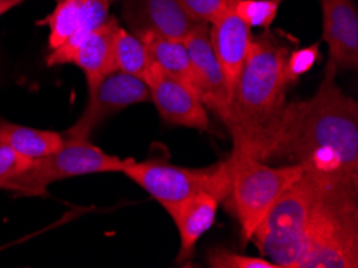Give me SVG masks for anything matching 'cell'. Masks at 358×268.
<instances>
[{
    "label": "cell",
    "mask_w": 358,
    "mask_h": 268,
    "mask_svg": "<svg viewBox=\"0 0 358 268\" xmlns=\"http://www.w3.org/2000/svg\"><path fill=\"white\" fill-rule=\"evenodd\" d=\"M142 41L156 66L196 92V78L185 42L162 37H145Z\"/></svg>",
    "instance_id": "cell-18"
},
{
    "label": "cell",
    "mask_w": 358,
    "mask_h": 268,
    "mask_svg": "<svg viewBox=\"0 0 358 268\" xmlns=\"http://www.w3.org/2000/svg\"><path fill=\"white\" fill-rule=\"evenodd\" d=\"M233 3L209 23L210 43H213L214 53L222 69H224L231 95L252 41L251 27L236 15Z\"/></svg>",
    "instance_id": "cell-14"
},
{
    "label": "cell",
    "mask_w": 358,
    "mask_h": 268,
    "mask_svg": "<svg viewBox=\"0 0 358 268\" xmlns=\"http://www.w3.org/2000/svg\"><path fill=\"white\" fill-rule=\"evenodd\" d=\"M320 191L322 178L306 171L281 195L251 238L265 259L280 268H299Z\"/></svg>",
    "instance_id": "cell-4"
},
{
    "label": "cell",
    "mask_w": 358,
    "mask_h": 268,
    "mask_svg": "<svg viewBox=\"0 0 358 268\" xmlns=\"http://www.w3.org/2000/svg\"><path fill=\"white\" fill-rule=\"evenodd\" d=\"M57 151L36 157L26 171L7 185L8 191L23 196H43L52 183L92 174L121 172L126 167L122 157L110 155L83 136L63 135Z\"/></svg>",
    "instance_id": "cell-6"
},
{
    "label": "cell",
    "mask_w": 358,
    "mask_h": 268,
    "mask_svg": "<svg viewBox=\"0 0 358 268\" xmlns=\"http://www.w3.org/2000/svg\"><path fill=\"white\" fill-rule=\"evenodd\" d=\"M229 161V160H227ZM230 191L225 201L230 202L233 214L240 223L244 244L251 243L257 227L273 209L281 195L291 187L306 167L291 162L285 166H268L264 161L241 160L230 162Z\"/></svg>",
    "instance_id": "cell-5"
},
{
    "label": "cell",
    "mask_w": 358,
    "mask_h": 268,
    "mask_svg": "<svg viewBox=\"0 0 358 268\" xmlns=\"http://www.w3.org/2000/svg\"><path fill=\"white\" fill-rule=\"evenodd\" d=\"M333 69L310 100L286 105L272 160L301 164L323 180L358 187V103L336 84Z\"/></svg>",
    "instance_id": "cell-1"
},
{
    "label": "cell",
    "mask_w": 358,
    "mask_h": 268,
    "mask_svg": "<svg viewBox=\"0 0 358 268\" xmlns=\"http://www.w3.org/2000/svg\"><path fill=\"white\" fill-rule=\"evenodd\" d=\"M206 260L213 268H280L265 257L233 253V251L220 248V246L209 249Z\"/></svg>",
    "instance_id": "cell-21"
},
{
    "label": "cell",
    "mask_w": 358,
    "mask_h": 268,
    "mask_svg": "<svg viewBox=\"0 0 358 268\" xmlns=\"http://www.w3.org/2000/svg\"><path fill=\"white\" fill-rule=\"evenodd\" d=\"M287 53L289 47L268 29L252 37L225 122L233 141L230 162L272 160L283 127L287 89L292 85L286 76Z\"/></svg>",
    "instance_id": "cell-2"
},
{
    "label": "cell",
    "mask_w": 358,
    "mask_h": 268,
    "mask_svg": "<svg viewBox=\"0 0 358 268\" xmlns=\"http://www.w3.org/2000/svg\"><path fill=\"white\" fill-rule=\"evenodd\" d=\"M110 18L106 0H57L53 12L37 24L48 27L47 66H58L92 31Z\"/></svg>",
    "instance_id": "cell-8"
},
{
    "label": "cell",
    "mask_w": 358,
    "mask_h": 268,
    "mask_svg": "<svg viewBox=\"0 0 358 268\" xmlns=\"http://www.w3.org/2000/svg\"><path fill=\"white\" fill-rule=\"evenodd\" d=\"M148 100L150 89L142 79L121 73V71H115V73L108 74L94 92H90L89 103H87L83 116L66 130L64 135L89 139V135L113 114Z\"/></svg>",
    "instance_id": "cell-9"
},
{
    "label": "cell",
    "mask_w": 358,
    "mask_h": 268,
    "mask_svg": "<svg viewBox=\"0 0 358 268\" xmlns=\"http://www.w3.org/2000/svg\"><path fill=\"white\" fill-rule=\"evenodd\" d=\"M32 161L34 160L23 156L13 148L0 143V190L7 188V185L23 174Z\"/></svg>",
    "instance_id": "cell-23"
},
{
    "label": "cell",
    "mask_w": 358,
    "mask_h": 268,
    "mask_svg": "<svg viewBox=\"0 0 358 268\" xmlns=\"http://www.w3.org/2000/svg\"><path fill=\"white\" fill-rule=\"evenodd\" d=\"M115 68L143 82L148 78L153 62L145 42L119 24L115 34Z\"/></svg>",
    "instance_id": "cell-19"
},
{
    "label": "cell",
    "mask_w": 358,
    "mask_h": 268,
    "mask_svg": "<svg viewBox=\"0 0 358 268\" xmlns=\"http://www.w3.org/2000/svg\"><path fill=\"white\" fill-rule=\"evenodd\" d=\"M63 141V134L32 129L28 125L10 122L0 116V143L13 148L15 151L31 160L57 151Z\"/></svg>",
    "instance_id": "cell-17"
},
{
    "label": "cell",
    "mask_w": 358,
    "mask_h": 268,
    "mask_svg": "<svg viewBox=\"0 0 358 268\" xmlns=\"http://www.w3.org/2000/svg\"><path fill=\"white\" fill-rule=\"evenodd\" d=\"M106 2H108V3H110V5H111V3H113V2H117V0H106Z\"/></svg>",
    "instance_id": "cell-26"
},
{
    "label": "cell",
    "mask_w": 358,
    "mask_h": 268,
    "mask_svg": "<svg viewBox=\"0 0 358 268\" xmlns=\"http://www.w3.org/2000/svg\"><path fill=\"white\" fill-rule=\"evenodd\" d=\"M192 58L196 92L204 106L227 122L230 114L231 94L224 69L217 59L209 37V24H198L183 41Z\"/></svg>",
    "instance_id": "cell-12"
},
{
    "label": "cell",
    "mask_w": 358,
    "mask_h": 268,
    "mask_svg": "<svg viewBox=\"0 0 358 268\" xmlns=\"http://www.w3.org/2000/svg\"><path fill=\"white\" fill-rule=\"evenodd\" d=\"M320 58H322V52H320L318 43L297 48V50L287 53L286 76L291 84H294L296 80H299L301 76L308 73V71L315 66Z\"/></svg>",
    "instance_id": "cell-22"
},
{
    "label": "cell",
    "mask_w": 358,
    "mask_h": 268,
    "mask_svg": "<svg viewBox=\"0 0 358 268\" xmlns=\"http://www.w3.org/2000/svg\"><path fill=\"white\" fill-rule=\"evenodd\" d=\"M283 0H235L233 8L249 27L268 29L278 15Z\"/></svg>",
    "instance_id": "cell-20"
},
{
    "label": "cell",
    "mask_w": 358,
    "mask_h": 268,
    "mask_svg": "<svg viewBox=\"0 0 358 268\" xmlns=\"http://www.w3.org/2000/svg\"><path fill=\"white\" fill-rule=\"evenodd\" d=\"M24 0H0V16L8 13L10 10L18 7V5L23 3Z\"/></svg>",
    "instance_id": "cell-25"
},
{
    "label": "cell",
    "mask_w": 358,
    "mask_h": 268,
    "mask_svg": "<svg viewBox=\"0 0 358 268\" xmlns=\"http://www.w3.org/2000/svg\"><path fill=\"white\" fill-rule=\"evenodd\" d=\"M117 18L110 16L105 23L92 31L74 50L63 58L62 64H76L85 74L89 94L101 84L108 74L115 73V34Z\"/></svg>",
    "instance_id": "cell-16"
},
{
    "label": "cell",
    "mask_w": 358,
    "mask_h": 268,
    "mask_svg": "<svg viewBox=\"0 0 358 268\" xmlns=\"http://www.w3.org/2000/svg\"><path fill=\"white\" fill-rule=\"evenodd\" d=\"M145 84L148 85L150 100L155 103L162 121L201 132H214L208 108L196 92L183 82L166 74L153 63Z\"/></svg>",
    "instance_id": "cell-10"
},
{
    "label": "cell",
    "mask_w": 358,
    "mask_h": 268,
    "mask_svg": "<svg viewBox=\"0 0 358 268\" xmlns=\"http://www.w3.org/2000/svg\"><path fill=\"white\" fill-rule=\"evenodd\" d=\"M122 20L138 39L162 37L185 41L199 23L180 0H122Z\"/></svg>",
    "instance_id": "cell-11"
},
{
    "label": "cell",
    "mask_w": 358,
    "mask_h": 268,
    "mask_svg": "<svg viewBox=\"0 0 358 268\" xmlns=\"http://www.w3.org/2000/svg\"><path fill=\"white\" fill-rule=\"evenodd\" d=\"M220 202L222 201L213 193H196L180 202L164 207L176 223L178 238H180V249L177 255L178 265L192 259L198 241L214 225Z\"/></svg>",
    "instance_id": "cell-15"
},
{
    "label": "cell",
    "mask_w": 358,
    "mask_h": 268,
    "mask_svg": "<svg viewBox=\"0 0 358 268\" xmlns=\"http://www.w3.org/2000/svg\"><path fill=\"white\" fill-rule=\"evenodd\" d=\"M235 0H180L187 12L199 23L209 24L217 15H220Z\"/></svg>",
    "instance_id": "cell-24"
},
{
    "label": "cell",
    "mask_w": 358,
    "mask_h": 268,
    "mask_svg": "<svg viewBox=\"0 0 358 268\" xmlns=\"http://www.w3.org/2000/svg\"><path fill=\"white\" fill-rule=\"evenodd\" d=\"M323 180V178H322ZM358 267V187L323 180L299 268Z\"/></svg>",
    "instance_id": "cell-3"
},
{
    "label": "cell",
    "mask_w": 358,
    "mask_h": 268,
    "mask_svg": "<svg viewBox=\"0 0 358 268\" xmlns=\"http://www.w3.org/2000/svg\"><path fill=\"white\" fill-rule=\"evenodd\" d=\"M327 68L334 73L358 68V8L355 0H320Z\"/></svg>",
    "instance_id": "cell-13"
},
{
    "label": "cell",
    "mask_w": 358,
    "mask_h": 268,
    "mask_svg": "<svg viewBox=\"0 0 358 268\" xmlns=\"http://www.w3.org/2000/svg\"><path fill=\"white\" fill-rule=\"evenodd\" d=\"M122 174L142 187L162 207L176 204L196 193H213L222 202L230 191V164L222 161L209 167H178L171 162L127 160Z\"/></svg>",
    "instance_id": "cell-7"
}]
</instances>
